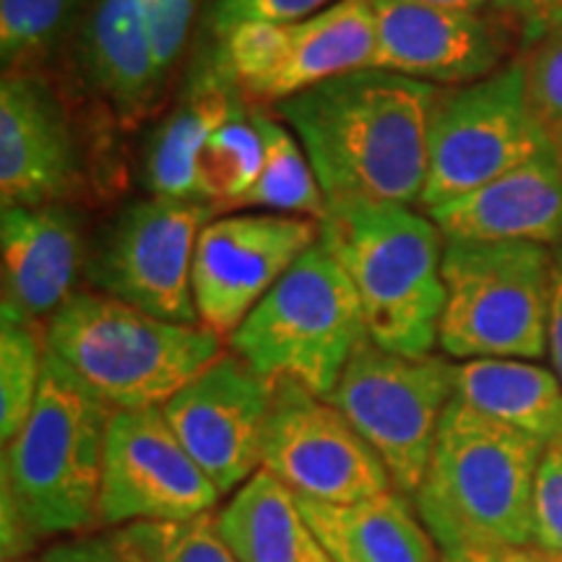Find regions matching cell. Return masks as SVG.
Here are the masks:
<instances>
[{
    "label": "cell",
    "instance_id": "2e32d148",
    "mask_svg": "<svg viewBox=\"0 0 562 562\" xmlns=\"http://www.w3.org/2000/svg\"><path fill=\"white\" fill-rule=\"evenodd\" d=\"M378 45L372 68L427 83L469 87L503 68L513 24L501 13L435 9L417 0H372Z\"/></svg>",
    "mask_w": 562,
    "mask_h": 562
},
{
    "label": "cell",
    "instance_id": "7402d4cb",
    "mask_svg": "<svg viewBox=\"0 0 562 562\" xmlns=\"http://www.w3.org/2000/svg\"><path fill=\"white\" fill-rule=\"evenodd\" d=\"M83 58L94 87L123 115L144 110L161 79L136 0H97L83 30Z\"/></svg>",
    "mask_w": 562,
    "mask_h": 562
},
{
    "label": "cell",
    "instance_id": "cb8c5ba5",
    "mask_svg": "<svg viewBox=\"0 0 562 562\" xmlns=\"http://www.w3.org/2000/svg\"><path fill=\"white\" fill-rule=\"evenodd\" d=\"M235 81L220 63V76H203L186 102L159 125L146 157V182L154 195L199 201L195 165L211 133L227 121L235 108Z\"/></svg>",
    "mask_w": 562,
    "mask_h": 562
},
{
    "label": "cell",
    "instance_id": "d6a6232c",
    "mask_svg": "<svg viewBox=\"0 0 562 562\" xmlns=\"http://www.w3.org/2000/svg\"><path fill=\"white\" fill-rule=\"evenodd\" d=\"M328 0H211V24L220 37L243 21H300L326 9Z\"/></svg>",
    "mask_w": 562,
    "mask_h": 562
},
{
    "label": "cell",
    "instance_id": "44dd1931",
    "mask_svg": "<svg viewBox=\"0 0 562 562\" xmlns=\"http://www.w3.org/2000/svg\"><path fill=\"white\" fill-rule=\"evenodd\" d=\"M216 518L237 562H334L307 524L300 497L263 469Z\"/></svg>",
    "mask_w": 562,
    "mask_h": 562
},
{
    "label": "cell",
    "instance_id": "d6986e66",
    "mask_svg": "<svg viewBox=\"0 0 562 562\" xmlns=\"http://www.w3.org/2000/svg\"><path fill=\"white\" fill-rule=\"evenodd\" d=\"M442 240L537 243L562 240V149L547 146L487 186L427 211Z\"/></svg>",
    "mask_w": 562,
    "mask_h": 562
},
{
    "label": "cell",
    "instance_id": "9a60e30c",
    "mask_svg": "<svg viewBox=\"0 0 562 562\" xmlns=\"http://www.w3.org/2000/svg\"><path fill=\"white\" fill-rule=\"evenodd\" d=\"M273 378L222 355L161 406L172 432L222 495L261 472Z\"/></svg>",
    "mask_w": 562,
    "mask_h": 562
},
{
    "label": "cell",
    "instance_id": "9c48e42d",
    "mask_svg": "<svg viewBox=\"0 0 562 562\" xmlns=\"http://www.w3.org/2000/svg\"><path fill=\"white\" fill-rule=\"evenodd\" d=\"M552 146L526 97L521 58L469 87L440 89L427 136V180L419 206L487 186Z\"/></svg>",
    "mask_w": 562,
    "mask_h": 562
},
{
    "label": "cell",
    "instance_id": "d4e9b609",
    "mask_svg": "<svg viewBox=\"0 0 562 562\" xmlns=\"http://www.w3.org/2000/svg\"><path fill=\"white\" fill-rule=\"evenodd\" d=\"M250 117L263 138V170L237 206L261 209L266 214L305 216L313 222L326 220L328 203L294 133L261 108H250Z\"/></svg>",
    "mask_w": 562,
    "mask_h": 562
},
{
    "label": "cell",
    "instance_id": "ab89813d",
    "mask_svg": "<svg viewBox=\"0 0 562 562\" xmlns=\"http://www.w3.org/2000/svg\"><path fill=\"white\" fill-rule=\"evenodd\" d=\"M3 562H30V560H19V558H16V560H3Z\"/></svg>",
    "mask_w": 562,
    "mask_h": 562
},
{
    "label": "cell",
    "instance_id": "603a6c76",
    "mask_svg": "<svg viewBox=\"0 0 562 562\" xmlns=\"http://www.w3.org/2000/svg\"><path fill=\"white\" fill-rule=\"evenodd\" d=\"M456 396L476 412L516 427L544 446L562 440V383L529 360L456 364Z\"/></svg>",
    "mask_w": 562,
    "mask_h": 562
},
{
    "label": "cell",
    "instance_id": "5b68a950",
    "mask_svg": "<svg viewBox=\"0 0 562 562\" xmlns=\"http://www.w3.org/2000/svg\"><path fill=\"white\" fill-rule=\"evenodd\" d=\"M45 349L112 412L154 409L220 360L222 336L102 292H76L47 323Z\"/></svg>",
    "mask_w": 562,
    "mask_h": 562
},
{
    "label": "cell",
    "instance_id": "8992f818",
    "mask_svg": "<svg viewBox=\"0 0 562 562\" xmlns=\"http://www.w3.org/2000/svg\"><path fill=\"white\" fill-rule=\"evenodd\" d=\"M368 339L355 284L326 245H313L229 336V347L266 378H292L328 398Z\"/></svg>",
    "mask_w": 562,
    "mask_h": 562
},
{
    "label": "cell",
    "instance_id": "7a4b0ae2",
    "mask_svg": "<svg viewBox=\"0 0 562 562\" xmlns=\"http://www.w3.org/2000/svg\"><path fill=\"white\" fill-rule=\"evenodd\" d=\"M112 409L53 351L32 417L3 451V558L34 537L79 533L100 521L104 438Z\"/></svg>",
    "mask_w": 562,
    "mask_h": 562
},
{
    "label": "cell",
    "instance_id": "f546056e",
    "mask_svg": "<svg viewBox=\"0 0 562 562\" xmlns=\"http://www.w3.org/2000/svg\"><path fill=\"white\" fill-rule=\"evenodd\" d=\"M521 63L533 117L562 149V21L524 47Z\"/></svg>",
    "mask_w": 562,
    "mask_h": 562
},
{
    "label": "cell",
    "instance_id": "1f68e13d",
    "mask_svg": "<svg viewBox=\"0 0 562 562\" xmlns=\"http://www.w3.org/2000/svg\"><path fill=\"white\" fill-rule=\"evenodd\" d=\"M136 3L149 30L154 58L165 74L186 45L195 0H136Z\"/></svg>",
    "mask_w": 562,
    "mask_h": 562
},
{
    "label": "cell",
    "instance_id": "f35d334b",
    "mask_svg": "<svg viewBox=\"0 0 562 562\" xmlns=\"http://www.w3.org/2000/svg\"><path fill=\"white\" fill-rule=\"evenodd\" d=\"M440 562H474L467 554H440Z\"/></svg>",
    "mask_w": 562,
    "mask_h": 562
},
{
    "label": "cell",
    "instance_id": "ba28073f",
    "mask_svg": "<svg viewBox=\"0 0 562 562\" xmlns=\"http://www.w3.org/2000/svg\"><path fill=\"white\" fill-rule=\"evenodd\" d=\"M453 396L456 364L446 357H404L364 339L328 402L381 456L396 492L414 497Z\"/></svg>",
    "mask_w": 562,
    "mask_h": 562
},
{
    "label": "cell",
    "instance_id": "7c38bea8",
    "mask_svg": "<svg viewBox=\"0 0 562 562\" xmlns=\"http://www.w3.org/2000/svg\"><path fill=\"white\" fill-rule=\"evenodd\" d=\"M261 469L297 497L318 503H360L396 490L381 456L355 425L292 378L273 383Z\"/></svg>",
    "mask_w": 562,
    "mask_h": 562
},
{
    "label": "cell",
    "instance_id": "d590c367",
    "mask_svg": "<svg viewBox=\"0 0 562 562\" xmlns=\"http://www.w3.org/2000/svg\"><path fill=\"white\" fill-rule=\"evenodd\" d=\"M547 351L554 375L562 383V240L552 250V286H550V323H547Z\"/></svg>",
    "mask_w": 562,
    "mask_h": 562
},
{
    "label": "cell",
    "instance_id": "8d00e7d4",
    "mask_svg": "<svg viewBox=\"0 0 562 562\" xmlns=\"http://www.w3.org/2000/svg\"><path fill=\"white\" fill-rule=\"evenodd\" d=\"M474 562H562L560 552L544 550L539 544H521V547H490V550H472L461 552Z\"/></svg>",
    "mask_w": 562,
    "mask_h": 562
},
{
    "label": "cell",
    "instance_id": "8fae6325",
    "mask_svg": "<svg viewBox=\"0 0 562 562\" xmlns=\"http://www.w3.org/2000/svg\"><path fill=\"white\" fill-rule=\"evenodd\" d=\"M372 0H336L300 21H243L222 37V68L263 100H290L318 83L372 68Z\"/></svg>",
    "mask_w": 562,
    "mask_h": 562
},
{
    "label": "cell",
    "instance_id": "4fadbf2b",
    "mask_svg": "<svg viewBox=\"0 0 562 562\" xmlns=\"http://www.w3.org/2000/svg\"><path fill=\"white\" fill-rule=\"evenodd\" d=\"M222 492L182 448L161 406L112 412L104 438L100 521H178L211 513Z\"/></svg>",
    "mask_w": 562,
    "mask_h": 562
},
{
    "label": "cell",
    "instance_id": "ffe728a7",
    "mask_svg": "<svg viewBox=\"0 0 562 562\" xmlns=\"http://www.w3.org/2000/svg\"><path fill=\"white\" fill-rule=\"evenodd\" d=\"M300 505L334 562H440L432 533L402 492L347 505L300 497Z\"/></svg>",
    "mask_w": 562,
    "mask_h": 562
},
{
    "label": "cell",
    "instance_id": "52a82bcc",
    "mask_svg": "<svg viewBox=\"0 0 562 562\" xmlns=\"http://www.w3.org/2000/svg\"><path fill=\"white\" fill-rule=\"evenodd\" d=\"M438 347L453 360H542L552 252L537 243L446 240Z\"/></svg>",
    "mask_w": 562,
    "mask_h": 562
},
{
    "label": "cell",
    "instance_id": "277c9868",
    "mask_svg": "<svg viewBox=\"0 0 562 562\" xmlns=\"http://www.w3.org/2000/svg\"><path fill=\"white\" fill-rule=\"evenodd\" d=\"M321 243L355 284L368 339L404 357L430 355L446 307V240L430 216L398 203L328 206Z\"/></svg>",
    "mask_w": 562,
    "mask_h": 562
},
{
    "label": "cell",
    "instance_id": "e0dca14e",
    "mask_svg": "<svg viewBox=\"0 0 562 562\" xmlns=\"http://www.w3.org/2000/svg\"><path fill=\"white\" fill-rule=\"evenodd\" d=\"M79 182V151L60 102L30 76L0 83V199L11 206H50Z\"/></svg>",
    "mask_w": 562,
    "mask_h": 562
},
{
    "label": "cell",
    "instance_id": "4dcf8cb0",
    "mask_svg": "<svg viewBox=\"0 0 562 562\" xmlns=\"http://www.w3.org/2000/svg\"><path fill=\"white\" fill-rule=\"evenodd\" d=\"M533 544L562 554V440L544 448L533 484Z\"/></svg>",
    "mask_w": 562,
    "mask_h": 562
},
{
    "label": "cell",
    "instance_id": "e575fe53",
    "mask_svg": "<svg viewBox=\"0 0 562 562\" xmlns=\"http://www.w3.org/2000/svg\"><path fill=\"white\" fill-rule=\"evenodd\" d=\"M490 11L508 19L526 47L542 37L547 30H552L554 24H560L562 0H495Z\"/></svg>",
    "mask_w": 562,
    "mask_h": 562
},
{
    "label": "cell",
    "instance_id": "484cf974",
    "mask_svg": "<svg viewBox=\"0 0 562 562\" xmlns=\"http://www.w3.org/2000/svg\"><path fill=\"white\" fill-rule=\"evenodd\" d=\"M263 170V138L243 102L232 108L229 117L211 133L199 154L195 182L199 201L211 206H237Z\"/></svg>",
    "mask_w": 562,
    "mask_h": 562
},
{
    "label": "cell",
    "instance_id": "ac0fdd59",
    "mask_svg": "<svg viewBox=\"0 0 562 562\" xmlns=\"http://www.w3.org/2000/svg\"><path fill=\"white\" fill-rule=\"evenodd\" d=\"M3 321L32 326L74 297L83 266L81 222L63 203L11 206L0 214Z\"/></svg>",
    "mask_w": 562,
    "mask_h": 562
},
{
    "label": "cell",
    "instance_id": "30bf717a",
    "mask_svg": "<svg viewBox=\"0 0 562 562\" xmlns=\"http://www.w3.org/2000/svg\"><path fill=\"white\" fill-rule=\"evenodd\" d=\"M214 211L211 203L170 195L131 203L87 261L89 284L154 318L199 326L193 252Z\"/></svg>",
    "mask_w": 562,
    "mask_h": 562
},
{
    "label": "cell",
    "instance_id": "3957f363",
    "mask_svg": "<svg viewBox=\"0 0 562 562\" xmlns=\"http://www.w3.org/2000/svg\"><path fill=\"white\" fill-rule=\"evenodd\" d=\"M544 442L453 396L414 505L440 554L533 542V484Z\"/></svg>",
    "mask_w": 562,
    "mask_h": 562
},
{
    "label": "cell",
    "instance_id": "74e56055",
    "mask_svg": "<svg viewBox=\"0 0 562 562\" xmlns=\"http://www.w3.org/2000/svg\"><path fill=\"white\" fill-rule=\"evenodd\" d=\"M417 3L435 5V9H451V11L482 13L484 9H492V3H495V0H417Z\"/></svg>",
    "mask_w": 562,
    "mask_h": 562
},
{
    "label": "cell",
    "instance_id": "4316f807",
    "mask_svg": "<svg viewBox=\"0 0 562 562\" xmlns=\"http://www.w3.org/2000/svg\"><path fill=\"white\" fill-rule=\"evenodd\" d=\"M45 349L32 326H0V438L5 446L24 430L37 404Z\"/></svg>",
    "mask_w": 562,
    "mask_h": 562
},
{
    "label": "cell",
    "instance_id": "f1b7e54d",
    "mask_svg": "<svg viewBox=\"0 0 562 562\" xmlns=\"http://www.w3.org/2000/svg\"><path fill=\"white\" fill-rule=\"evenodd\" d=\"M81 0H0L3 66L40 58L66 32Z\"/></svg>",
    "mask_w": 562,
    "mask_h": 562
},
{
    "label": "cell",
    "instance_id": "836d02e7",
    "mask_svg": "<svg viewBox=\"0 0 562 562\" xmlns=\"http://www.w3.org/2000/svg\"><path fill=\"white\" fill-rule=\"evenodd\" d=\"M45 562H146L123 531L108 537H81L74 542H58L45 552Z\"/></svg>",
    "mask_w": 562,
    "mask_h": 562
},
{
    "label": "cell",
    "instance_id": "83f0119b",
    "mask_svg": "<svg viewBox=\"0 0 562 562\" xmlns=\"http://www.w3.org/2000/svg\"><path fill=\"white\" fill-rule=\"evenodd\" d=\"M121 531L146 562H237L220 518L211 513L178 521H140Z\"/></svg>",
    "mask_w": 562,
    "mask_h": 562
},
{
    "label": "cell",
    "instance_id": "6da1fadb",
    "mask_svg": "<svg viewBox=\"0 0 562 562\" xmlns=\"http://www.w3.org/2000/svg\"><path fill=\"white\" fill-rule=\"evenodd\" d=\"M440 87L381 68L336 76L277 104L328 206L419 203Z\"/></svg>",
    "mask_w": 562,
    "mask_h": 562
},
{
    "label": "cell",
    "instance_id": "5bb4252c",
    "mask_svg": "<svg viewBox=\"0 0 562 562\" xmlns=\"http://www.w3.org/2000/svg\"><path fill=\"white\" fill-rule=\"evenodd\" d=\"M321 243V222L286 214L211 220L193 252V300L201 326L232 336L277 281Z\"/></svg>",
    "mask_w": 562,
    "mask_h": 562
}]
</instances>
